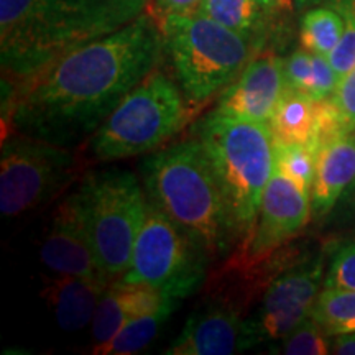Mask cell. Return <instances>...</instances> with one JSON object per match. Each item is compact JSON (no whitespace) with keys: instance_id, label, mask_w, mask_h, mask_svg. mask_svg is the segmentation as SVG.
Returning <instances> with one entry per match:
<instances>
[{"instance_id":"1","label":"cell","mask_w":355,"mask_h":355,"mask_svg":"<svg viewBox=\"0 0 355 355\" xmlns=\"http://www.w3.org/2000/svg\"><path fill=\"white\" fill-rule=\"evenodd\" d=\"M165 40L146 13L76 46L30 78L8 99L17 133L74 148L94 135L119 104L157 69Z\"/></svg>"},{"instance_id":"2","label":"cell","mask_w":355,"mask_h":355,"mask_svg":"<svg viewBox=\"0 0 355 355\" xmlns=\"http://www.w3.org/2000/svg\"><path fill=\"white\" fill-rule=\"evenodd\" d=\"M148 0H0L3 76L24 84L76 46L135 20Z\"/></svg>"},{"instance_id":"3","label":"cell","mask_w":355,"mask_h":355,"mask_svg":"<svg viewBox=\"0 0 355 355\" xmlns=\"http://www.w3.org/2000/svg\"><path fill=\"white\" fill-rule=\"evenodd\" d=\"M146 201L163 212L209 259L239 243L227 199L198 139L159 148L141 163Z\"/></svg>"},{"instance_id":"4","label":"cell","mask_w":355,"mask_h":355,"mask_svg":"<svg viewBox=\"0 0 355 355\" xmlns=\"http://www.w3.org/2000/svg\"><path fill=\"white\" fill-rule=\"evenodd\" d=\"M196 139L227 199L239 243L250 237L275 171V139L268 123L229 117L216 110L199 122Z\"/></svg>"},{"instance_id":"5","label":"cell","mask_w":355,"mask_h":355,"mask_svg":"<svg viewBox=\"0 0 355 355\" xmlns=\"http://www.w3.org/2000/svg\"><path fill=\"white\" fill-rule=\"evenodd\" d=\"M158 26L181 91L194 105L222 94L255 50L248 40L201 13L170 17Z\"/></svg>"},{"instance_id":"6","label":"cell","mask_w":355,"mask_h":355,"mask_svg":"<svg viewBox=\"0 0 355 355\" xmlns=\"http://www.w3.org/2000/svg\"><path fill=\"white\" fill-rule=\"evenodd\" d=\"M188 121L189 101L184 92L155 69L92 135L91 153L97 162H117L157 152Z\"/></svg>"},{"instance_id":"7","label":"cell","mask_w":355,"mask_h":355,"mask_svg":"<svg viewBox=\"0 0 355 355\" xmlns=\"http://www.w3.org/2000/svg\"><path fill=\"white\" fill-rule=\"evenodd\" d=\"M74 193L97 263L110 279L121 278L148 206L139 178L121 168L92 171Z\"/></svg>"},{"instance_id":"8","label":"cell","mask_w":355,"mask_h":355,"mask_svg":"<svg viewBox=\"0 0 355 355\" xmlns=\"http://www.w3.org/2000/svg\"><path fill=\"white\" fill-rule=\"evenodd\" d=\"M209 260L198 243L148 202L130 263L121 278L183 301L202 285Z\"/></svg>"},{"instance_id":"9","label":"cell","mask_w":355,"mask_h":355,"mask_svg":"<svg viewBox=\"0 0 355 355\" xmlns=\"http://www.w3.org/2000/svg\"><path fill=\"white\" fill-rule=\"evenodd\" d=\"M76 170L73 148L17 133L2 141L0 212L24 216L51 201L71 183Z\"/></svg>"},{"instance_id":"10","label":"cell","mask_w":355,"mask_h":355,"mask_svg":"<svg viewBox=\"0 0 355 355\" xmlns=\"http://www.w3.org/2000/svg\"><path fill=\"white\" fill-rule=\"evenodd\" d=\"M326 257L314 254L296 260L270 279L255 313L245 319L248 349L279 340L311 316L324 288Z\"/></svg>"},{"instance_id":"11","label":"cell","mask_w":355,"mask_h":355,"mask_svg":"<svg viewBox=\"0 0 355 355\" xmlns=\"http://www.w3.org/2000/svg\"><path fill=\"white\" fill-rule=\"evenodd\" d=\"M311 196L286 176L273 171L250 237L242 243V257L248 266L272 257L283 243L308 224Z\"/></svg>"},{"instance_id":"12","label":"cell","mask_w":355,"mask_h":355,"mask_svg":"<svg viewBox=\"0 0 355 355\" xmlns=\"http://www.w3.org/2000/svg\"><path fill=\"white\" fill-rule=\"evenodd\" d=\"M40 259L56 275L110 279L97 263L76 193L68 194L53 212L40 247Z\"/></svg>"},{"instance_id":"13","label":"cell","mask_w":355,"mask_h":355,"mask_svg":"<svg viewBox=\"0 0 355 355\" xmlns=\"http://www.w3.org/2000/svg\"><path fill=\"white\" fill-rule=\"evenodd\" d=\"M245 319L230 300L216 296L198 308L166 355H230L247 350Z\"/></svg>"},{"instance_id":"14","label":"cell","mask_w":355,"mask_h":355,"mask_svg":"<svg viewBox=\"0 0 355 355\" xmlns=\"http://www.w3.org/2000/svg\"><path fill=\"white\" fill-rule=\"evenodd\" d=\"M285 91L283 58L265 53L248 61L241 76L222 92L214 110L229 117L270 123Z\"/></svg>"},{"instance_id":"15","label":"cell","mask_w":355,"mask_h":355,"mask_svg":"<svg viewBox=\"0 0 355 355\" xmlns=\"http://www.w3.org/2000/svg\"><path fill=\"white\" fill-rule=\"evenodd\" d=\"M170 300L171 296L148 285L123 282L122 278L110 282L91 324L94 349L109 343L128 321L162 308Z\"/></svg>"},{"instance_id":"16","label":"cell","mask_w":355,"mask_h":355,"mask_svg":"<svg viewBox=\"0 0 355 355\" xmlns=\"http://www.w3.org/2000/svg\"><path fill=\"white\" fill-rule=\"evenodd\" d=\"M355 180V128L326 141L318 153L316 178L311 189V216L324 219Z\"/></svg>"},{"instance_id":"17","label":"cell","mask_w":355,"mask_h":355,"mask_svg":"<svg viewBox=\"0 0 355 355\" xmlns=\"http://www.w3.org/2000/svg\"><path fill=\"white\" fill-rule=\"evenodd\" d=\"M112 279L58 275L50 279L44 298L55 313L56 322L66 332H78L91 326L97 304Z\"/></svg>"},{"instance_id":"18","label":"cell","mask_w":355,"mask_h":355,"mask_svg":"<svg viewBox=\"0 0 355 355\" xmlns=\"http://www.w3.org/2000/svg\"><path fill=\"white\" fill-rule=\"evenodd\" d=\"M283 63L286 87L304 92L316 102L329 99L334 94L339 76L327 56L301 46L283 60Z\"/></svg>"},{"instance_id":"19","label":"cell","mask_w":355,"mask_h":355,"mask_svg":"<svg viewBox=\"0 0 355 355\" xmlns=\"http://www.w3.org/2000/svg\"><path fill=\"white\" fill-rule=\"evenodd\" d=\"M198 13L239 33L254 46L265 42L272 20L257 0H202Z\"/></svg>"},{"instance_id":"20","label":"cell","mask_w":355,"mask_h":355,"mask_svg":"<svg viewBox=\"0 0 355 355\" xmlns=\"http://www.w3.org/2000/svg\"><path fill=\"white\" fill-rule=\"evenodd\" d=\"M316 107L318 102L308 94L286 87L268 123L273 139L311 145L316 127Z\"/></svg>"},{"instance_id":"21","label":"cell","mask_w":355,"mask_h":355,"mask_svg":"<svg viewBox=\"0 0 355 355\" xmlns=\"http://www.w3.org/2000/svg\"><path fill=\"white\" fill-rule=\"evenodd\" d=\"M181 300L173 298L166 301L162 308L152 313L141 314V316L128 321L121 331L115 334L109 343L94 349V354L101 355H133L139 354L145 347L152 344V340L158 336L159 327L168 321L173 311L180 306Z\"/></svg>"},{"instance_id":"22","label":"cell","mask_w":355,"mask_h":355,"mask_svg":"<svg viewBox=\"0 0 355 355\" xmlns=\"http://www.w3.org/2000/svg\"><path fill=\"white\" fill-rule=\"evenodd\" d=\"M344 33V19L331 6H318L304 10L300 24V42L306 50L329 56Z\"/></svg>"},{"instance_id":"23","label":"cell","mask_w":355,"mask_h":355,"mask_svg":"<svg viewBox=\"0 0 355 355\" xmlns=\"http://www.w3.org/2000/svg\"><path fill=\"white\" fill-rule=\"evenodd\" d=\"M311 318L331 337L355 332V290L322 288Z\"/></svg>"},{"instance_id":"24","label":"cell","mask_w":355,"mask_h":355,"mask_svg":"<svg viewBox=\"0 0 355 355\" xmlns=\"http://www.w3.org/2000/svg\"><path fill=\"white\" fill-rule=\"evenodd\" d=\"M318 153L304 144L275 140V171L286 176L311 196L316 178Z\"/></svg>"},{"instance_id":"25","label":"cell","mask_w":355,"mask_h":355,"mask_svg":"<svg viewBox=\"0 0 355 355\" xmlns=\"http://www.w3.org/2000/svg\"><path fill=\"white\" fill-rule=\"evenodd\" d=\"M277 343L273 352L285 355H326L332 349L331 336L311 316Z\"/></svg>"},{"instance_id":"26","label":"cell","mask_w":355,"mask_h":355,"mask_svg":"<svg viewBox=\"0 0 355 355\" xmlns=\"http://www.w3.org/2000/svg\"><path fill=\"white\" fill-rule=\"evenodd\" d=\"M327 6L336 8L344 19L343 38L327 56L337 76L343 78L355 66V0H331Z\"/></svg>"},{"instance_id":"27","label":"cell","mask_w":355,"mask_h":355,"mask_svg":"<svg viewBox=\"0 0 355 355\" xmlns=\"http://www.w3.org/2000/svg\"><path fill=\"white\" fill-rule=\"evenodd\" d=\"M324 288L355 290V239L337 245L331 254L324 277Z\"/></svg>"},{"instance_id":"28","label":"cell","mask_w":355,"mask_h":355,"mask_svg":"<svg viewBox=\"0 0 355 355\" xmlns=\"http://www.w3.org/2000/svg\"><path fill=\"white\" fill-rule=\"evenodd\" d=\"M331 99L343 115L345 123L355 128V66L343 78H339V83H337Z\"/></svg>"},{"instance_id":"29","label":"cell","mask_w":355,"mask_h":355,"mask_svg":"<svg viewBox=\"0 0 355 355\" xmlns=\"http://www.w3.org/2000/svg\"><path fill=\"white\" fill-rule=\"evenodd\" d=\"M202 0H148L146 13L159 25L170 17L193 15L199 12Z\"/></svg>"},{"instance_id":"30","label":"cell","mask_w":355,"mask_h":355,"mask_svg":"<svg viewBox=\"0 0 355 355\" xmlns=\"http://www.w3.org/2000/svg\"><path fill=\"white\" fill-rule=\"evenodd\" d=\"M327 217H331V220L336 224L355 227V180L345 189L343 198L339 199V202L336 204V207Z\"/></svg>"},{"instance_id":"31","label":"cell","mask_w":355,"mask_h":355,"mask_svg":"<svg viewBox=\"0 0 355 355\" xmlns=\"http://www.w3.org/2000/svg\"><path fill=\"white\" fill-rule=\"evenodd\" d=\"M331 352L337 355H355V332L336 336Z\"/></svg>"},{"instance_id":"32","label":"cell","mask_w":355,"mask_h":355,"mask_svg":"<svg viewBox=\"0 0 355 355\" xmlns=\"http://www.w3.org/2000/svg\"><path fill=\"white\" fill-rule=\"evenodd\" d=\"M260 3L261 8L268 13L270 17H277L279 13L290 10L293 7V0H257Z\"/></svg>"},{"instance_id":"33","label":"cell","mask_w":355,"mask_h":355,"mask_svg":"<svg viewBox=\"0 0 355 355\" xmlns=\"http://www.w3.org/2000/svg\"><path fill=\"white\" fill-rule=\"evenodd\" d=\"M331 0H293V7L296 8V10L300 12H304L308 10L311 7H318V6H327Z\"/></svg>"}]
</instances>
